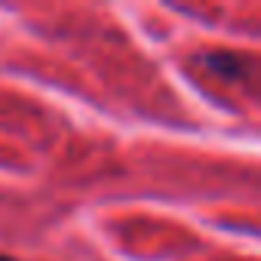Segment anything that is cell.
<instances>
[{
    "label": "cell",
    "instance_id": "cell-1",
    "mask_svg": "<svg viewBox=\"0 0 261 261\" xmlns=\"http://www.w3.org/2000/svg\"><path fill=\"white\" fill-rule=\"evenodd\" d=\"M200 65H203L209 74L224 77V80H240V77H246L249 68H252V62H249L246 56H240V53H227V49L200 56Z\"/></svg>",
    "mask_w": 261,
    "mask_h": 261
},
{
    "label": "cell",
    "instance_id": "cell-2",
    "mask_svg": "<svg viewBox=\"0 0 261 261\" xmlns=\"http://www.w3.org/2000/svg\"><path fill=\"white\" fill-rule=\"evenodd\" d=\"M0 261H16V258H10V255H0Z\"/></svg>",
    "mask_w": 261,
    "mask_h": 261
}]
</instances>
